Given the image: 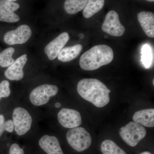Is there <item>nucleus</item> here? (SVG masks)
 <instances>
[{
  "mask_svg": "<svg viewBox=\"0 0 154 154\" xmlns=\"http://www.w3.org/2000/svg\"><path fill=\"white\" fill-rule=\"evenodd\" d=\"M77 91L83 99L98 107H105L110 102L109 93L111 91L97 79L81 80L77 85Z\"/></svg>",
  "mask_w": 154,
  "mask_h": 154,
  "instance_id": "1",
  "label": "nucleus"
},
{
  "mask_svg": "<svg viewBox=\"0 0 154 154\" xmlns=\"http://www.w3.org/2000/svg\"><path fill=\"white\" fill-rule=\"evenodd\" d=\"M113 50L106 45H99L87 51L81 57L79 64L86 71H94L110 63L113 60Z\"/></svg>",
  "mask_w": 154,
  "mask_h": 154,
  "instance_id": "2",
  "label": "nucleus"
},
{
  "mask_svg": "<svg viewBox=\"0 0 154 154\" xmlns=\"http://www.w3.org/2000/svg\"><path fill=\"white\" fill-rule=\"evenodd\" d=\"M66 139L69 145L79 152L87 149L92 143V138L89 133L80 127L69 130L66 133Z\"/></svg>",
  "mask_w": 154,
  "mask_h": 154,
  "instance_id": "3",
  "label": "nucleus"
},
{
  "mask_svg": "<svg viewBox=\"0 0 154 154\" xmlns=\"http://www.w3.org/2000/svg\"><path fill=\"white\" fill-rule=\"evenodd\" d=\"M119 134L128 145L134 147L145 137L146 131L141 125L131 122L120 128Z\"/></svg>",
  "mask_w": 154,
  "mask_h": 154,
  "instance_id": "4",
  "label": "nucleus"
},
{
  "mask_svg": "<svg viewBox=\"0 0 154 154\" xmlns=\"http://www.w3.org/2000/svg\"><path fill=\"white\" fill-rule=\"evenodd\" d=\"M58 88L54 85H41L31 91L30 95V102L35 106H39L47 104L50 98L56 96Z\"/></svg>",
  "mask_w": 154,
  "mask_h": 154,
  "instance_id": "5",
  "label": "nucleus"
},
{
  "mask_svg": "<svg viewBox=\"0 0 154 154\" xmlns=\"http://www.w3.org/2000/svg\"><path fill=\"white\" fill-rule=\"evenodd\" d=\"M13 121L17 135L22 136L30 130L32 125V118L26 109L18 107L15 108L13 112Z\"/></svg>",
  "mask_w": 154,
  "mask_h": 154,
  "instance_id": "6",
  "label": "nucleus"
},
{
  "mask_svg": "<svg viewBox=\"0 0 154 154\" xmlns=\"http://www.w3.org/2000/svg\"><path fill=\"white\" fill-rule=\"evenodd\" d=\"M102 28L104 32L116 37L122 36L125 32V28L119 21L118 14L114 11L107 13Z\"/></svg>",
  "mask_w": 154,
  "mask_h": 154,
  "instance_id": "7",
  "label": "nucleus"
},
{
  "mask_svg": "<svg viewBox=\"0 0 154 154\" xmlns=\"http://www.w3.org/2000/svg\"><path fill=\"white\" fill-rule=\"evenodd\" d=\"M32 35V31L29 26L23 25L15 30H11L5 34L4 40L9 45L22 44L29 40Z\"/></svg>",
  "mask_w": 154,
  "mask_h": 154,
  "instance_id": "8",
  "label": "nucleus"
},
{
  "mask_svg": "<svg viewBox=\"0 0 154 154\" xmlns=\"http://www.w3.org/2000/svg\"><path fill=\"white\" fill-rule=\"evenodd\" d=\"M57 118L61 125L66 128H74L82 123L79 112L73 109L63 108L58 113Z\"/></svg>",
  "mask_w": 154,
  "mask_h": 154,
  "instance_id": "9",
  "label": "nucleus"
},
{
  "mask_svg": "<svg viewBox=\"0 0 154 154\" xmlns=\"http://www.w3.org/2000/svg\"><path fill=\"white\" fill-rule=\"evenodd\" d=\"M20 8V5L15 2L0 0V21L14 23L20 20V17L15 11Z\"/></svg>",
  "mask_w": 154,
  "mask_h": 154,
  "instance_id": "10",
  "label": "nucleus"
},
{
  "mask_svg": "<svg viewBox=\"0 0 154 154\" xmlns=\"http://www.w3.org/2000/svg\"><path fill=\"white\" fill-rule=\"evenodd\" d=\"M69 39V36L66 32L61 33L55 39L51 42L45 46L44 52L50 60H54L57 57Z\"/></svg>",
  "mask_w": 154,
  "mask_h": 154,
  "instance_id": "11",
  "label": "nucleus"
},
{
  "mask_svg": "<svg viewBox=\"0 0 154 154\" xmlns=\"http://www.w3.org/2000/svg\"><path fill=\"white\" fill-rule=\"evenodd\" d=\"M28 60L26 54L21 56L17 58L5 72V75L11 81H20L24 76L23 68Z\"/></svg>",
  "mask_w": 154,
  "mask_h": 154,
  "instance_id": "12",
  "label": "nucleus"
},
{
  "mask_svg": "<svg viewBox=\"0 0 154 154\" xmlns=\"http://www.w3.org/2000/svg\"><path fill=\"white\" fill-rule=\"evenodd\" d=\"M40 148L47 154H64L57 138L51 136H43L38 141Z\"/></svg>",
  "mask_w": 154,
  "mask_h": 154,
  "instance_id": "13",
  "label": "nucleus"
},
{
  "mask_svg": "<svg viewBox=\"0 0 154 154\" xmlns=\"http://www.w3.org/2000/svg\"><path fill=\"white\" fill-rule=\"evenodd\" d=\"M139 22L146 35L154 37V14L152 12L143 11L137 14Z\"/></svg>",
  "mask_w": 154,
  "mask_h": 154,
  "instance_id": "14",
  "label": "nucleus"
},
{
  "mask_svg": "<svg viewBox=\"0 0 154 154\" xmlns=\"http://www.w3.org/2000/svg\"><path fill=\"white\" fill-rule=\"evenodd\" d=\"M134 122L147 127L154 126V109H144L139 110L133 116Z\"/></svg>",
  "mask_w": 154,
  "mask_h": 154,
  "instance_id": "15",
  "label": "nucleus"
},
{
  "mask_svg": "<svg viewBox=\"0 0 154 154\" xmlns=\"http://www.w3.org/2000/svg\"><path fill=\"white\" fill-rule=\"evenodd\" d=\"M82 48V45L81 44L64 48L58 55V59L63 62L71 61L79 55Z\"/></svg>",
  "mask_w": 154,
  "mask_h": 154,
  "instance_id": "16",
  "label": "nucleus"
},
{
  "mask_svg": "<svg viewBox=\"0 0 154 154\" xmlns=\"http://www.w3.org/2000/svg\"><path fill=\"white\" fill-rule=\"evenodd\" d=\"M105 5V0H88L83 9V15L87 19L91 18L101 11Z\"/></svg>",
  "mask_w": 154,
  "mask_h": 154,
  "instance_id": "17",
  "label": "nucleus"
},
{
  "mask_svg": "<svg viewBox=\"0 0 154 154\" xmlns=\"http://www.w3.org/2000/svg\"><path fill=\"white\" fill-rule=\"evenodd\" d=\"M88 2V0H66L64 8L67 13L73 15L83 10Z\"/></svg>",
  "mask_w": 154,
  "mask_h": 154,
  "instance_id": "18",
  "label": "nucleus"
},
{
  "mask_svg": "<svg viewBox=\"0 0 154 154\" xmlns=\"http://www.w3.org/2000/svg\"><path fill=\"white\" fill-rule=\"evenodd\" d=\"M101 149L103 154H127L114 142L109 140L102 142Z\"/></svg>",
  "mask_w": 154,
  "mask_h": 154,
  "instance_id": "19",
  "label": "nucleus"
},
{
  "mask_svg": "<svg viewBox=\"0 0 154 154\" xmlns=\"http://www.w3.org/2000/svg\"><path fill=\"white\" fill-rule=\"evenodd\" d=\"M15 51L14 48L10 47L0 53V66L2 67H7L14 63L15 60L12 56Z\"/></svg>",
  "mask_w": 154,
  "mask_h": 154,
  "instance_id": "20",
  "label": "nucleus"
},
{
  "mask_svg": "<svg viewBox=\"0 0 154 154\" xmlns=\"http://www.w3.org/2000/svg\"><path fill=\"white\" fill-rule=\"evenodd\" d=\"M14 126L13 120L9 119L5 121L4 116L0 115V137L5 131L11 133L14 131Z\"/></svg>",
  "mask_w": 154,
  "mask_h": 154,
  "instance_id": "21",
  "label": "nucleus"
},
{
  "mask_svg": "<svg viewBox=\"0 0 154 154\" xmlns=\"http://www.w3.org/2000/svg\"><path fill=\"white\" fill-rule=\"evenodd\" d=\"M142 53V62L146 68H149L151 65L152 55L150 48L148 45H144Z\"/></svg>",
  "mask_w": 154,
  "mask_h": 154,
  "instance_id": "22",
  "label": "nucleus"
},
{
  "mask_svg": "<svg viewBox=\"0 0 154 154\" xmlns=\"http://www.w3.org/2000/svg\"><path fill=\"white\" fill-rule=\"evenodd\" d=\"M10 83L8 81L4 80L0 83V99L2 98H7L11 94Z\"/></svg>",
  "mask_w": 154,
  "mask_h": 154,
  "instance_id": "23",
  "label": "nucleus"
},
{
  "mask_svg": "<svg viewBox=\"0 0 154 154\" xmlns=\"http://www.w3.org/2000/svg\"><path fill=\"white\" fill-rule=\"evenodd\" d=\"M9 154H25V152L18 144L14 143L10 147Z\"/></svg>",
  "mask_w": 154,
  "mask_h": 154,
  "instance_id": "24",
  "label": "nucleus"
},
{
  "mask_svg": "<svg viewBox=\"0 0 154 154\" xmlns=\"http://www.w3.org/2000/svg\"><path fill=\"white\" fill-rule=\"evenodd\" d=\"M55 106L57 108H60L61 106V104L59 102H57V103H56Z\"/></svg>",
  "mask_w": 154,
  "mask_h": 154,
  "instance_id": "25",
  "label": "nucleus"
},
{
  "mask_svg": "<svg viewBox=\"0 0 154 154\" xmlns=\"http://www.w3.org/2000/svg\"><path fill=\"white\" fill-rule=\"evenodd\" d=\"M140 154H151L149 152H143L141 153Z\"/></svg>",
  "mask_w": 154,
  "mask_h": 154,
  "instance_id": "26",
  "label": "nucleus"
},
{
  "mask_svg": "<svg viewBox=\"0 0 154 154\" xmlns=\"http://www.w3.org/2000/svg\"><path fill=\"white\" fill-rule=\"evenodd\" d=\"M6 1H10V2H15L17 1V0H6Z\"/></svg>",
  "mask_w": 154,
  "mask_h": 154,
  "instance_id": "27",
  "label": "nucleus"
},
{
  "mask_svg": "<svg viewBox=\"0 0 154 154\" xmlns=\"http://www.w3.org/2000/svg\"><path fill=\"white\" fill-rule=\"evenodd\" d=\"M146 1H148V2H154V0H146Z\"/></svg>",
  "mask_w": 154,
  "mask_h": 154,
  "instance_id": "28",
  "label": "nucleus"
},
{
  "mask_svg": "<svg viewBox=\"0 0 154 154\" xmlns=\"http://www.w3.org/2000/svg\"><path fill=\"white\" fill-rule=\"evenodd\" d=\"M153 84L154 85V79L153 80Z\"/></svg>",
  "mask_w": 154,
  "mask_h": 154,
  "instance_id": "29",
  "label": "nucleus"
}]
</instances>
